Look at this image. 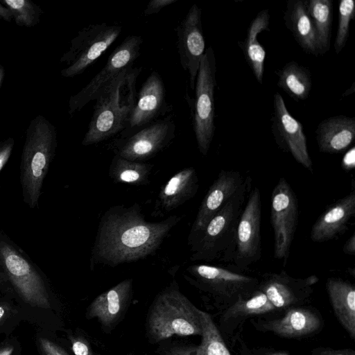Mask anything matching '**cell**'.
Returning a JSON list of instances; mask_svg holds the SVG:
<instances>
[{
	"label": "cell",
	"instance_id": "cell-1",
	"mask_svg": "<svg viewBox=\"0 0 355 355\" xmlns=\"http://www.w3.org/2000/svg\"><path fill=\"white\" fill-rule=\"evenodd\" d=\"M180 220L173 215L159 222H148L137 203L110 207L100 220L91 265L114 267L152 255Z\"/></svg>",
	"mask_w": 355,
	"mask_h": 355
},
{
	"label": "cell",
	"instance_id": "cell-2",
	"mask_svg": "<svg viewBox=\"0 0 355 355\" xmlns=\"http://www.w3.org/2000/svg\"><path fill=\"white\" fill-rule=\"evenodd\" d=\"M141 71L132 66L125 69L96 97L83 146L99 143L125 129L136 103V82Z\"/></svg>",
	"mask_w": 355,
	"mask_h": 355
},
{
	"label": "cell",
	"instance_id": "cell-3",
	"mask_svg": "<svg viewBox=\"0 0 355 355\" xmlns=\"http://www.w3.org/2000/svg\"><path fill=\"white\" fill-rule=\"evenodd\" d=\"M56 147L55 126L44 116H35L26 130L19 173L23 201L31 209L38 205Z\"/></svg>",
	"mask_w": 355,
	"mask_h": 355
},
{
	"label": "cell",
	"instance_id": "cell-4",
	"mask_svg": "<svg viewBox=\"0 0 355 355\" xmlns=\"http://www.w3.org/2000/svg\"><path fill=\"white\" fill-rule=\"evenodd\" d=\"M251 180L248 177L235 194L210 220L191 245L192 261H232L239 220L244 208Z\"/></svg>",
	"mask_w": 355,
	"mask_h": 355
},
{
	"label": "cell",
	"instance_id": "cell-5",
	"mask_svg": "<svg viewBox=\"0 0 355 355\" xmlns=\"http://www.w3.org/2000/svg\"><path fill=\"white\" fill-rule=\"evenodd\" d=\"M0 279L29 305L49 309L45 276L29 255L0 229Z\"/></svg>",
	"mask_w": 355,
	"mask_h": 355
},
{
	"label": "cell",
	"instance_id": "cell-6",
	"mask_svg": "<svg viewBox=\"0 0 355 355\" xmlns=\"http://www.w3.org/2000/svg\"><path fill=\"white\" fill-rule=\"evenodd\" d=\"M148 329L155 341L173 335L201 336L198 309L177 287L171 286L156 297L148 315Z\"/></svg>",
	"mask_w": 355,
	"mask_h": 355
},
{
	"label": "cell",
	"instance_id": "cell-7",
	"mask_svg": "<svg viewBox=\"0 0 355 355\" xmlns=\"http://www.w3.org/2000/svg\"><path fill=\"white\" fill-rule=\"evenodd\" d=\"M216 62L211 46L205 49L195 84L193 127L200 153L206 156L215 132L214 91Z\"/></svg>",
	"mask_w": 355,
	"mask_h": 355
},
{
	"label": "cell",
	"instance_id": "cell-8",
	"mask_svg": "<svg viewBox=\"0 0 355 355\" xmlns=\"http://www.w3.org/2000/svg\"><path fill=\"white\" fill-rule=\"evenodd\" d=\"M121 31V26L107 23L83 28L72 39L69 49L60 59L66 66L61 75L73 78L82 73L112 44Z\"/></svg>",
	"mask_w": 355,
	"mask_h": 355
},
{
	"label": "cell",
	"instance_id": "cell-9",
	"mask_svg": "<svg viewBox=\"0 0 355 355\" xmlns=\"http://www.w3.org/2000/svg\"><path fill=\"white\" fill-rule=\"evenodd\" d=\"M299 217L296 196L287 180L282 177L271 196L270 222L274 233V257L286 265L297 230Z\"/></svg>",
	"mask_w": 355,
	"mask_h": 355
},
{
	"label": "cell",
	"instance_id": "cell-10",
	"mask_svg": "<svg viewBox=\"0 0 355 355\" xmlns=\"http://www.w3.org/2000/svg\"><path fill=\"white\" fill-rule=\"evenodd\" d=\"M143 39L139 35L128 36L110 55L101 70L77 94L69 100V114L80 111L95 100L103 89L123 70L132 66L140 53Z\"/></svg>",
	"mask_w": 355,
	"mask_h": 355
},
{
	"label": "cell",
	"instance_id": "cell-11",
	"mask_svg": "<svg viewBox=\"0 0 355 355\" xmlns=\"http://www.w3.org/2000/svg\"><path fill=\"white\" fill-rule=\"evenodd\" d=\"M261 196L259 188L250 191L241 214L233 263L245 269L261 257Z\"/></svg>",
	"mask_w": 355,
	"mask_h": 355
},
{
	"label": "cell",
	"instance_id": "cell-12",
	"mask_svg": "<svg viewBox=\"0 0 355 355\" xmlns=\"http://www.w3.org/2000/svg\"><path fill=\"white\" fill-rule=\"evenodd\" d=\"M271 130L277 146L304 168L313 173V162L309 155L306 137L300 121L288 112L279 92L273 96Z\"/></svg>",
	"mask_w": 355,
	"mask_h": 355
},
{
	"label": "cell",
	"instance_id": "cell-13",
	"mask_svg": "<svg viewBox=\"0 0 355 355\" xmlns=\"http://www.w3.org/2000/svg\"><path fill=\"white\" fill-rule=\"evenodd\" d=\"M189 279L202 289L225 298H239L252 293L257 279L218 266L193 264L186 268Z\"/></svg>",
	"mask_w": 355,
	"mask_h": 355
},
{
	"label": "cell",
	"instance_id": "cell-14",
	"mask_svg": "<svg viewBox=\"0 0 355 355\" xmlns=\"http://www.w3.org/2000/svg\"><path fill=\"white\" fill-rule=\"evenodd\" d=\"M175 131V122L171 116L153 121L121 139L116 146V155L135 162L150 159L171 141Z\"/></svg>",
	"mask_w": 355,
	"mask_h": 355
},
{
	"label": "cell",
	"instance_id": "cell-15",
	"mask_svg": "<svg viewBox=\"0 0 355 355\" xmlns=\"http://www.w3.org/2000/svg\"><path fill=\"white\" fill-rule=\"evenodd\" d=\"M201 15V9L193 4L176 28L180 63L189 73L191 89L195 88L200 61L205 51Z\"/></svg>",
	"mask_w": 355,
	"mask_h": 355
},
{
	"label": "cell",
	"instance_id": "cell-16",
	"mask_svg": "<svg viewBox=\"0 0 355 355\" xmlns=\"http://www.w3.org/2000/svg\"><path fill=\"white\" fill-rule=\"evenodd\" d=\"M245 180L239 171H220L202 200L189 234L188 244L190 246L196 241L210 220L235 194Z\"/></svg>",
	"mask_w": 355,
	"mask_h": 355
},
{
	"label": "cell",
	"instance_id": "cell-17",
	"mask_svg": "<svg viewBox=\"0 0 355 355\" xmlns=\"http://www.w3.org/2000/svg\"><path fill=\"white\" fill-rule=\"evenodd\" d=\"M166 105L164 83L159 74L153 71L146 78L137 96L128 125L121 132V139L153 122L165 112Z\"/></svg>",
	"mask_w": 355,
	"mask_h": 355
},
{
	"label": "cell",
	"instance_id": "cell-18",
	"mask_svg": "<svg viewBox=\"0 0 355 355\" xmlns=\"http://www.w3.org/2000/svg\"><path fill=\"white\" fill-rule=\"evenodd\" d=\"M355 214V191L329 206L318 218L311 230V239L323 243L343 233Z\"/></svg>",
	"mask_w": 355,
	"mask_h": 355
},
{
	"label": "cell",
	"instance_id": "cell-19",
	"mask_svg": "<svg viewBox=\"0 0 355 355\" xmlns=\"http://www.w3.org/2000/svg\"><path fill=\"white\" fill-rule=\"evenodd\" d=\"M320 152L341 153L351 146L355 139V118L345 115L331 116L320 121L315 130Z\"/></svg>",
	"mask_w": 355,
	"mask_h": 355
},
{
	"label": "cell",
	"instance_id": "cell-20",
	"mask_svg": "<svg viewBox=\"0 0 355 355\" xmlns=\"http://www.w3.org/2000/svg\"><path fill=\"white\" fill-rule=\"evenodd\" d=\"M199 187L193 167L184 168L174 174L162 188L155 209L171 211L192 198Z\"/></svg>",
	"mask_w": 355,
	"mask_h": 355
},
{
	"label": "cell",
	"instance_id": "cell-21",
	"mask_svg": "<svg viewBox=\"0 0 355 355\" xmlns=\"http://www.w3.org/2000/svg\"><path fill=\"white\" fill-rule=\"evenodd\" d=\"M283 19L286 28L305 53L315 56L321 55L316 34L306 12L304 1H288Z\"/></svg>",
	"mask_w": 355,
	"mask_h": 355
},
{
	"label": "cell",
	"instance_id": "cell-22",
	"mask_svg": "<svg viewBox=\"0 0 355 355\" xmlns=\"http://www.w3.org/2000/svg\"><path fill=\"white\" fill-rule=\"evenodd\" d=\"M304 279H294L282 270L279 273H267L259 290L265 293L274 308H284L296 302L309 287Z\"/></svg>",
	"mask_w": 355,
	"mask_h": 355
},
{
	"label": "cell",
	"instance_id": "cell-23",
	"mask_svg": "<svg viewBox=\"0 0 355 355\" xmlns=\"http://www.w3.org/2000/svg\"><path fill=\"white\" fill-rule=\"evenodd\" d=\"M132 288V280L128 279L101 293L89 307V318H97L104 326L112 324L127 304Z\"/></svg>",
	"mask_w": 355,
	"mask_h": 355
},
{
	"label": "cell",
	"instance_id": "cell-24",
	"mask_svg": "<svg viewBox=\"0 0 355 355\" xmlns=\"http://www.w3.org/2000/svg\"><path fill=\"white\" fill-rule=\"evenodd\" d=\"M327 291L334 311L340 324L355 338V288L340 278H329Z\"/></svg>",
	"mask_w": 355,
	"mask_h": 355
},
{
	"label": "cell",
	"instance_id": "cell-25",
	"mask_svg": "<svg viewBox=\"0 0 355 355\" xmlns=\"http://www.w3.org/2000/svg\"><path fill=\"white\" fill-rule=\"evenodd\" d=\"M270 14L268 9L260 11L251 21L245 39L239 42L244 58L252 69L259 83H263L266 51L258 41V35L263 31H269Z\"/></svg>",
	"mask_w": 355,
	"mask_h": 355
},
{
	"label": "cell",
	"instance_id": "cell-26",
	"mask_svg": "<svg viewBox=\"0 0 355 355\" xmlns=\"http://www.w3.org/2000/svg\"><path fill=\"white\" fill-rule=\"evenodd\" d=\"M198 313L202 324L200 344L173 347L165 352L166 355H231L210 315L200 309Z\"/></svg>",
	"mask_w": 355,
	"mask_h": 355
},
{
	"label": "cell",
	"instance_id": "cell-27",
	"mask_svg": "<svg viewBox=\"0 0 355 355\" xmlns=\"http://www.w3.org/2000/svg\"><path fill=\"white\" fill-rule=\"evenodd\" d=\"M320 325L319 318L304 309H290L279 319L266 322L264 328L275 334L288 338L299 337L311 334Z\"/></svg>",
	"mask_w": 355,
	"mask_h": 355
},
{
	"label": "cell",
	"instance_id": "cell-28",
	"mask_svg": "<svg viewBox=\"0 0 355 355\" xmlns=\"http://www.w3.org/2000/svg\"><path fill=\"white\" fill-rule=\"evenodd\" d=\"M275 73L278 76L277 86L294 101H304L309 96L312 78L308 68L293 60Z\"/></svg>",
	"mask_w": 355,
	"mask_h": 355
},
{
	"label": "cell",
	"instance_id": "cell-29",
	"mask_svg": "<svg viewBox=\"0 0 355 355\" xmlns=\"http://www.w3.org/2000/svg\"><path fill=\"white\" fill-rule=\"evenodd\" d=\"M304 3L315 30L322 55L330 48L332 2L331 0H306Z\"/></svg>",
	"mask_w": 355,
	"mask_h": 355
},
{
	"label": "cell",
	"instance_id": "cell-30",
	"mask_svg": "<svg viewBox=\"0 0 355 355\" xmlns=\"http://www.w3.org/2000/svg\"><path fill=\"white\" fill-rule=\"evenodd\" d=\"M152 168L150 164L130 161L116 155L111 162L109 175L115 182L143 185L148 183Z\"/></svg>",
	"mask_w": 355,
	"mask_h": 355
},
{
	"label": "cell",
	"instance_id": "cell-31",
	"mask_svg": "<svg viewBox=\"0 0 355 355\" xmlns=\"http://www.w3.org/2000/svg\"><path fill=\"white\" fill-rule=\"evenodd\" d=\"M1 3L10 10L18 26L32 27L40 21L42 10L29 0H1Z\"/></svg>",
	"mask_w": 355,
	"mask_h": 355
},
{
	"label": "cell",
	"instance_id": "cell-32",
	"mask_svg": "<svg viewBox=\"0 0 355 355\" xmlns=\"http://www.w3.org/2000/svg\"><path fill=\"white\" fill-rule=\"evenodd\" d=\"M239 297L230 309V315H257L266 313L275 309L266 295L260 290H254L246 299Z\"/></svg>",
	"mask_w": 355,
	"mask_h": 355
},
{
	"label": "cell",
	"instance_id": "cell-33",
	"mask_svg": "<svg viewBox=\"0 0 355 355\" xmlns=\"http://www.w3.org/2000/svg\"><path fill=\"white\" fill-rule=\"evenodd\" d=\"M338 10V24L334 42V50L337 54L342 51L347 42L350 22L355 18V1L342 0Z\"/></svg>",
	"mask_w": 355,
	"mask_h": 355
},
{
	"label": "cell",
	"instance_id": "cell-34",
	"mask_svg": "<svg viewBox=\"0 0 355 355\" xmlns=\"http://www.w3.org/2000/svg\"><path fill=\"white\" fill-rule=\"evenodd\" d=\"M38 341L42 355H68L62 347L47 338L40 337Z\"/></svg>",
	"mask_w": 355,
	"mask_h": 355
},
{
	"label": "cell",
	"instance_id": "cell-35",
	"mask_svg": "<svg viewBox=\"0 0 355 355\" xmlns=\"http://www.w3.org/2000/svg\"><path fill=\"white\" fill-rule=\"evenodd\" d=\"M15 141L12 137L0 141V172L9 160L14 148Z\"/></svg>",
	"mask_w": 355,
	"mask_h": 355
},
{
	"label": "cell",
	"instance_id": "cell-36",
	"mask_svg": "<svg viewBox=\"0 0 355 355\" xmlns=\"http://www.w3.org/2000/svg\"><path fill=\"white\" fill-rule=\"evenodd\" d=\"M71 349L75 355H94L88 343L83 338L71 337Z\"/></svg>",
	"mask_w": 355,
	"mask_h": 355
},
{
	"label": "cell",
	"instance_id": "cell-37",
	"mask_svg": "<svg viewBox=\"0 0 355 355\" xmlns=\"http://www.w3.org/2000/svg\"><path fill=\"white\" fill-rule=\"evenodd\" d=\"M178 0H151L148 2L146 8L144 10L146 16L159 12L164 8L175 3Z\"/></svg>",
	"mask_w": 355,
	"mask_h": 355
},
{
	"label": "cell",
	"instance_id": "cell-38",
	"mask_svg": "<svg viewBox=\"0 0 355 355\" xmlns=\"http://www.w3.org/2000/svg\"><path fill=\"white\" fill-rule=\"evenodd\" d=\"M341 166L346 171H352L355 167V147L352 146L345 153L341 161Z\"/></svg>",
	"mask_w": 355,
	"mask_h": 355
},
{
	"label": "cell",
	"instance_id": "cell-39",
	"mask_svg": "<svg viewBox=\"0 0 355 355\" xmlns=\"http://www.w3.org/2000/svg\"><path fill=\"white\" fill-rule=\"evenodd\" d=\"M343 252L348 255L355 254V233L347 240L343 246Z\"/></svg>",
	"mask_w": 355,
	"mask_h": 355
},
{
	"label": "cell",
	"instance_id": "cell-40",
	"mask_svg": "<svg viewBox=\"0 0 355 355\" xmlns=\"http://www.w3.org/2000/svg\"><path fill=\"white\" fill-rule=\"evenodd\" d=\"M0 18L10 21L13 16L10 10L0 1Z\"/></svg>",
	"mask_w": 355,
	"mask_h": 355
},
{
	"label": "cell",
	"instance_id": "cell-41",
	"mask_svg": "<svg viewBox=\"0 0 355 355\" xmlns=\"http://www.w3.org/2000/svg\"><path fill=\"white\" fill-rule=\"evenodd\" d=\"M318 355H354V352L347 351H335L330 349L322 350Z\"/></svg>",
	"mask_w": 355,
	"mask_h": 355
},
{
	"label": "cell",
	"instance_id": "cell-42",
	"mask_svg": "<svg viewBox=\"0 0 355 355\" xmlns=\"http://www.w3.org/2000/svg\"><path fill=\"white\" fill-rule=\"evenodd\" d=\"M318 280V277L315 275H310L305 279L306 284L310 286L317 283Z\"/></svg>",
	"mask_w": 355,
	"mask_h": 355
},
{
	"label": "cell",
	"instance_id": "cell-43",
	"mask_svg": "<svg viewBox=\"0 0 355 355\" xmlns=\"http://www.w3.org/2000/svg\"><path fill=\"white\" fill-rule=\"evenodd\" d=\"M12 346H8L0 349V355H11L13 352Z\"/></svg>",
	"mask_w": 355,
	"mask_h": 355
},
{
	"label": "cell",
	"instance_id": "cell-44",
	"mask_svg": "<svg viewBox=\"0 0 355 355\" xmlns=\"http://www.w3.org/2000/svg\"><path fill=\"white\" fill-rule=\"evenodd\" d=\"M8 305L7 304H0V321L4 317L5 314L8 310Z\"/></svg>",
	"mask_w": 355,
	"mask_h": 355
},
{
	"label": "cell",
	"instance_id": "cell-45",
	"mask_svg": "<svg viewBox=\"0 0 355 355\" xmlns=\"http://www.w3.org/2000/svg\"><path fill=\"white\" fill-rule=\"evenodd\" d=\"M5 76V70L3 67L0 64V87L2 85Z\"/></svg>",
	"mask_w": 355,
	"mask_h": 355
},
{
	"label": "cell",
	"instance_id": "cell-46",
	"mask_svg": "<svg viewBox=\"0 0 355 355\" xmlns=\"http://www.w3.org/2000/svg\"><path fill=\"white\" fill-rule=\"evenodd\" d=\"M272 355H289V354L287 352H279V353H276V354H274Z\"/></svg>",
	"mask_w": 355,
	"mask_h": 355
}]
</instances>
